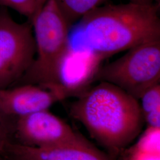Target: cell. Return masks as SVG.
<instances>
[{"label":"cell","instance_id":"9","mask_svg":"<svg viewBox=\"0 0 160 160\" xmlns=\"http://www.w3.org/2000/svg\"><path fill=\"white\" fill-rule=\"evenodd\" d=\"M160 129L148 127L123 160H160Z\"/></svg>","mask_w":160,"mask_h":160},{"label":"cell","instance_id":"4","mask_svg":"<svg viewBox=\"0 0 160 160\" xmlns=\"http://www.w3.org/2000/svg\"><path fill=\"white\" fill-rule=\"evenodd\" d=\"M95 80L118 87L139 100L160 81V39L134 46L114 61L100 67Z\"/></svg>","mask_w":160,"mask_h":160},{"label":"cell","instance_id":"5","mask_svg":"<svg viewBox=\"0 0 160 160\" xmlns=\"http://www.w3.org/2000/svg\"><path fill=\"white\" fill-rule=\"evenodd\" d=\"M32 23L16 22L0 10V88L12 87L26 73L35 57Z\"/></svg>","mask_w":160,"mask_h":160},{"label":"cell","instance_id":"10","mask_svg":"<svg viewBox=\"0 0 160 160\" xmlns=\"http://www.w3.org/2000/svg\"><path fill=\"white\" fill-rule=\"evenodd\" d=\"M143 120L148 127L160 129V84L148 88L139 98Z\"/></svg>","mask_w":160,"mask_h":160},{"label":"cell","instance_id":"13","mask_svg":"<svg viewBox=\"0 0 160 160\" xmlns=\"http://www.w3.org/2000/svg\"><path fill=\"white\" fill-rule=\"evenodd\" d=\"M12 142V120L0 114V156L6 154L7 146Z\"/></svg>","mask_w":160,"mask_h":160},{"label":"cell","instance_id":"6","mask_svg":"<svg viewBox=\"0 0 160 160\" xmlns=\"http://www.w3.org/2000/svg\"><path fill=\"white\" fill-rule=\"evenodd\" d=\"M83 139L49 110L12 120V142L34 148L51 147Z\"/></svg>","mask_w":160,"mask_h":160},{"label":"cell","instance_id":"7","mask_svg":"<svg viewBox=\"0 0 160 160\" xmlns=\"http://www.w3.org/2000/svg\"><path fill=\"white\" fill-rule=\"evenodd\" d=\"M58 88H48L33 84H20L0 88V114L14 120L42 110L67 98Z\"/></svg>","mask_w":160,"mask_h":160},{"label":"cell","instance_id":"15","mask_svg":"<svg viewBox=\"0 0 160 160\" xmlns=\"http://www.w3.org/2000/svg\"><path fill=\"white\" fill-rule=\"evenodd\" d=\"M129 2L143 5H151L155 4L154 0H129Z\"/></svg>","mask_w":160,"mask_h":160},{"label":"cell","instance_id":"3","mask_svg":"<svg viewBox=\"0 0 160 160\" xmlns=\"http://www.w3.org/2000/svg\"><path fill=\"white\" fill-rule=\"evenodd\" d=\"M30 22L34 35L36 54L31 66L19 82L60 88L59 69L68 49L71 25L56 0H48Z\"/></svg>","mask_w":160,"mask_h":160},{"label":"cell","instance_id":"2","mask_svg":"<svg viewBox=\"0 0 160 160\" xmlns=\"http://www.w3.org/2000/svg\"><path fill=\"white\" fill-rule=\"evenodd\" d=\"M69 113L113 158L137 137L144 121L139 100L104 81L80 94Z\"/></svg>","mask_w":160,"mask_h":160},{"label":"cell","instance_id":"14","mask_svg":"<svg viewBox=\"0 0 160 160\" xmlns=\"http://www.w3.org/2000/svg\"><path fill=\"white\" fill-rule=\"evenodd\" d=\"M6 155L11 160H36L29 157L12 152H7Z\"/></svg>","mask_w":160,"mask_h":160},{"label":"cell","instance_id":"11","mask_svg":"<svg viewBox=\"0 0 160 160\" xmlns=\"http://www.w3.org/2000/svg\"><path fill=\"white\" fill-rule=\"evenodd\" d=\"M106 0H56L68 23L72 26L81 18Z\"/></svg>","mask_w":160,"mask_h":160},{"label":"cell","instance_id":"17","mask_svg":"<svg viewBox=\"0 0 160 160\" xmlns=\"http://www.w3.org/2000/svg\"><path fill=\"white\" fill-rule=\"evenodd\" d=\"M0 160H11L10 159V158L7 155H1L0 156Z\"/></svg>","mask_w":160,"mask_h":160},{"label":"cell","instance_id":"12","mask_svg":"<svg viewBox=\"0 0 160 160\" xmlns=\"http://www.w3.org/2000/svg\"><path fill=\"white\" fill-rule=\"evenodd\" d=\"M0 7L10 8L31 21L36 13L34 0H0Z\"/></svg>","mask_w":160,"mask_h":160},{"label":"cell","instance_id":"8","mask_svg":"<svg viewBox=\"0 0 160 160\" xmlns=\"http://www.w3.org/2000/svg\"><path fill=\"white\" fill-rule=\"evenodd\" d=\"M6 152H16L36 160H113L84 138L76 142L45 148L28 147L11 142Z\"/></svg>","mask_w":160,"mask_h":160},{"label":"cell","instance_id":"16","mask_svg":"<svg viewBox=\"0 0 160 160\" xmlns=\"http://www.w3.org/2000/svg\"><path fill=\"white\" fill-rule=\"evenodd\" d=\"M34 1H35L36 6V13H37L39 11V10L43 7V6L46 3V2L48 0H34Z\"/></svg>","mask_w":160,"mask_h":160},{"label":"cell","instance_id":"1","mask_svg":"<svg viewBox=\"0 0 160 160\" xmlns=\"http://www.w3.org/2000/svg\"><path fill=\"white\" fill-rule=\"evenodd\" d=\"M160 6L132 2L97 7L71 28L69 47L103 60L138 45L160 39Z\"/></svg>","mask_w":160,"mask_h":160}]
</instances>
